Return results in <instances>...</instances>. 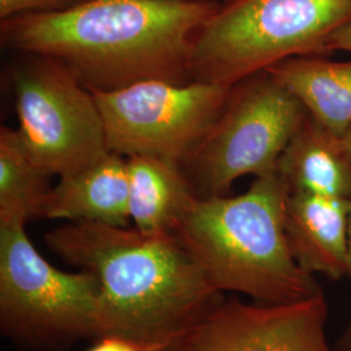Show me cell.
<instances>
[{
    "instance_id": "cell-14",
    "label": "cell",
    "mask_w": 351,
    "mask_h": 351,
    "mask_svg": "<svg viewBox=\"0 0 351 351\" xmlns=\"http://www.w3.org/2000/svg\"><path fill=\"white\" fill-rule=\"evenodd\" d=\"M268 72L301 101L317 123L342 136L351 125V62L328 56L290 58Z\"/></svg>"
},
{
    "instance_id": "cell-5",
    "label": "cell",
    "mask_w": 351,
    "mask_h": 351,
    "mask_svg": "<svg viewBox=\"0 0 351 351\" xmlns=\"http://www.w3.org/2000/svg\"><path fill=\"white\" fill-rule=\"evenodd\" d=\"M25 223H0V326L17 343L59 351L99 339L101 287L85 269L64 272L33 246Z\"/></svg>"
},
{
    "instance_id": "cell-3",
    "label": "cell",
    "mask_w": 351,
    "mask_h": 351,
    "mask_svg": "<svg viewBox=\"0 0 351 351\" xmlns=\"http://www.w3.org/2000/svg\"><path fill=\"white\" fill-rule=\"evenodd\" d=\"M289 189L276 173L256 177L245 193L195 198L173 232L220 291L285 304L322 293L289 250Z\"/></svg>"
},
{
    "instance_id": "cell-11",
    "label": "cell",
    "mask_w": 351,
    "mask_h": 351,
    "mask_svg": "<svg viewBox=\"0 0 351 351\" xmlns=\"http://www.w3.org/2000/svg\"><path fill=\"white\" fill-rule=\"evenodd\" d=\"M43 219L129 226V175L126 158L111 152L103 160L52 186Z\"/></svg>"
},
{
    "instance_id": "cell-12",
    "label": "cell",
    "mask_w": 351,
    "mask_h": 351,
    "mask_svg": "<svg viewBox=\"0 0 351 351\" xmlns=\"http://www.w3.org/2000/svg\"><path fill=\"white\" fill-rule=\"evenodd\" d=\"M276 172L289 193L350 201L351 156L341 137L308 113L282 151Z\"/></svg>"
},
{
    "instance_id": "cell-18",
    "label": "cell",
    "mask_w": 351,
    "mask_h": 351,
    "mask_svg": "<svg viewBox=\"0 0 351 351\" xmlns=\"http://www.w3.org/2000/svg\"><path fill=\"white\" fill-rule=\"evenodd\" d=\"M329 51L333 53L335 51H342L351 55V23L343 26L337 32L329 42Z\"/></svg>"
},
{
    "instance_id": "cell-2",
    "label": "cell",
    "mask_w": 351,
    "mask_h": 351,
    "mask_svg": "<svg viewBox=\"0 0 351 351\" xmlns=\"http://www.w3.org/2000/svg\"><path fill=\"white\" fill-rule=\"evenodd\" d=\"M45 241L64 262L98 278L101 336L172 346L224 301L173 234L75 221Z\"/></svg>"
},
{
    "instance_id": "cell-6",
    "label": "cell",
    "mask_w": 351,
    "mask_h": 351,
    "mask_svg": "<svg viewBox=\"0 0 351 351\" xmlns=\"http://www.w3.org/2000/svg\"><path fill=\"white\" fill-rule=\"evenodd\" d=\"M307 111L268 71L236 84L199 145L181 164L198 198L228 195L243 176L276 173Z\"/></svg>"
},
{
    "instance_id": "cell-8",
    "label": "cell",
    "mask_w": 351,
    "mask_h": 351,
    "mask_svg": "<svg viewBox=\"0 0 351 351\" xmlns=\"http://www.w3.org/2000/svg\"><path fill=\"white\" fill-rule=\"evenodd\" d=\"M232 88L197 80H149L113 91H91L108 150L124 158L154 156L182 164L221 112Z\"/></svg>"
},
{
    "instance_id": "cell-1",
    "label": "cell",
    "mask_w": 351,
    "mask_h": 351,
    "mask_svg": "<svg viewBox=\"0 0 351 351\" xmlns=\"http://www.w3.org/2000/svg\"><path fill=\"white\" fill-rule=\"evenodd\" d=\"M219 3L197 0H88L62 12L0 20L5 50L59 60L90 90L141 81H191L195 34Z\"/></svg>"
},
{
    "instance_id": "cell-21",
    "label": "cell",
    "mask_w": 351,
    "mask_h": 351,
    "mask_svg": "<svg viewBox=\"0 0 351 351\" xmlns=\"http://www.w3.org/2000/svg\"><path fill=\"white\" fill-rule=\"evenodd\" d=\"M197 1H206V3H223V1H226V0H197Z\"/></svg>"
},
{
    "instance_id": "cell-20",
    "label": "cell",
    "mask_w": 351,
    "mask_h": 351,
    "mask_svg": "<svg viewBox=\"0 0 351 351\" xmlns=\"http://www.w3.org/2000/svg\"><path fill=\"white\" fill-rule=\"evenodd\" d=\"M341 141H342L345 149H346V151L349 152V155L351 156V125L349 126V129L341 136Z\"/></svg>"
},
{
    "instance_id": "cell-4",
    "label": "cell",
    "mask_w": 351,
    "mask_h": 351,
    "mask_svg": "<svg viewBox=\"0 0 351 351\" xmlns=\"http://www.w3.org/2000/svg\"><path fill=\"white\" fill-rule=\"evenodd\" d=\"M351 0H226L195 34L191 81L234 86L297 56H329Z\"/></svg>"
},
{
    "instance_id": "cell-16",
    "label": "cell",
    "mask_w": 351,
    "mask_h": 351,
    "mask_svg": "<svg viewBox=\"0 0 351 351\" xmlns=\"http://www.w3.org/2000/svg\"><path fill=\"white\" fill-rule=\"evenodd\" d=\"M88 0H0V20L30 13L62 12Z\"/></svg>"
},
{
    "instance_id": "cell-17",
    "label": "cell",
    "mask_w": 351,
    "mask_h": 351,
    "mask_svg": "<svg viewBox=\"0 0 351 351\" xmlns=\"http://www.w3.org/2000/svg\"><path fill=\"white\" fill-rule=\"evenodd\" d=\"M171 343L143 342L117 335H106L95 339L88 351H168Z\"/></svg>"
},
{
    "instance_id": "cell-9",
    "label": "cell",
    "mask_w": 351,
    "mask_h": 351,
    "mask_svg": "<svg viewBox=\"0 0 351 351\" xmlns=\"http://www.w3.org/2000/svg\"><path fill=\"white\" fill-rule=\"evenodd\" d=\"M323 291L285 304L223 301L168 351H333Z\"/></svg>"
},
{
    "instance_id": "cell-10",
    "label": "cell",
    "mask_w": 351,
    "mask_h": 351,
    "mask_svg": "<svg viewBox=\"0 0 351 351\" xmlns=\"http://www.w3.org/2000/svg\"><path fill=\"white\" fill-rule=\"evenodd\" d=\"M350 201L289 193L285 236L303 271L330 280L349 276Z\"/></svg>"
},
{
    "instance_id": "cell-7",
    "label": "cell",
    "mask_w": 351,
    "mask_h": 351,
    "mask_svg": "<svg viewBox=\"0 0 351 351\" xmlns=\"http://www.w3.org/2000/svg\"><path fill=\"white\" fill-rule=\"evenodd\" d=\"M11 68L19 136L47 175H71L111 154L94 94L56 59L23 55Z\"/></svg>"
},
{
    "instance_id": "cell-13",
    "label": "cell",
    "mask_w": 351,
    "mask_h": 351,
    "mask_svg": "<svg viewBox=\"0 0 351 351\" xmlns=\"http://www.w3.org/2000/svg\"><path fill=\"white\" fill-rule=\"evenodd\" d=\"M126 163L130 221L146 234H173L197 198L181 164L154 156H132Z\"/></svg>"
},
{
    "instance_id": "cell-19",
    "label": "cell",
    "mask_w": 351,
    "mask_h": 351,
    "mask_svg": "<svg viewBox=\"0 0 351 351\" xmlns=\"http://www.w3.org/2000/svg\"><path fill=\"white\" fill-rule=\"evenodd\" d=\"M349 276L351 278V198H350V213H349ZM335 351H351V315L349 326L343 332L342 337L339 339L336 350Z\"/></svg>"
},
{
    "instance_id": "cell-15",
    "label": "cell",
    "mask_w": 351,
    "mask_h": 351,
    "mask_svg": "<svg viewBox=\"0 0 351 351\" xmlns=\"http://www.w3.org/2000/svg\"><path fill=\"white\" fill-rule=\"evenodd\" d=\"M32 159L17 129H0V223L43 219L52 186Z\"/></svg>"
}]
</instances>
